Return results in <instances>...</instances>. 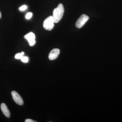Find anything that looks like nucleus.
Here are the masks:
<instances>
[{
	"label": "nucleus",
	"mask_w": 122,
	"mask_h": 122,
	"mask_svg": "<svg viewBox=\"0 0 122 122\" xmlns=\"http://www.w3.org/2000/svg\"><path fill=\"white\" fill-rule=\"evenodd\" d=\"M25 122H37L36 121H34V120H32V119H26L25 121Z\"/></svg>",
	"instance_id": "obj_12"
},
{
	"label": "nucleus",
	"mask_w": 122,
	"mask_h": 122,
	"mask_svg": "<svg viewBox=\"0 0 122 122\" xmlns=\"http://www.w3.org/2000/svg\"><path fill=\"white\" fill-rule=\"evenodd\" d=\"M64 9L63 5L60 4L53 12V18L55 23H58L61 20L64 14Z\"/></svg>",
	"instance_id": "obj_1"
},
{
	"label": "nucleus",
	"mask_w": 122,
	"mask_h": 122,
	"mask_svg": "<svg viewBox=\"0 0 122 122\" xmlns=\"http://www.w3.org/2000/svg\"><path fill=\"white\" fill-rule=\"evenodd\" d=\"M25 54L24 52H22L21 53H18L15 55V58L16 59H21V58L24 56Z\"/></svg>",
	"instance_id": "obj_8"
},
{
	"label": "nucleus",
	"mask_w": 122,
	"mask_h": 122,
	"mask_svg": "<svg viewBox=\"0 0 122 122\" xmlns=\"http://www.w3.org/2000/svg\"><path fill=\"white\" fill-rule=\"evenodd\" d=\"M54 23L53 16H50L44 21L43 23V26L46 30H51L54 27Z\"/></svg>",
	"instance_id": "obj_2"
},
{
	"label": "nucleus",
	"mask_w": 122,
	"mask_h": 122,
	"mask_svg": "<svg viewBox=\"0 0 122 122\" xmlns=\"http://www.w3.org/2000/svg\"><path fill=\"white\" fill-rule=\"evenodd\" d=\"M21 60L22 62H24V63H27V62H28L29 58L27 57L23 56L21 58Z\"/></svg>",
	"instance_id": "obj_9"
},
{
	"label": "nucleus",
	"mask_w": 122,
	"mask_h": 122,
	"mask_svg": "<svg viewBox=\"0 0 122 122\" xmlns=\"http://www.w3.org/2000/svg\"><path fill=\"white\" fill-rule=\"evenodd\" d=\"M27 8V6H26V5H22V6L20 7L19 9H20V11H25V10H26Z\"/></svg>",
	"instance_id": "obj_11"
},
{
	"label": "nucleus",
	"mask_w": 122,
	"mask_h": 122,
	"mask_svg": "<svg viewBox=\"0 0 122 122\" xmlns=\"http://www.w3.org/2000/svg\"><path fill=\"white\" fill-rule=\"evenodd\" d=\"M13 99L15 103L18 105L21 106L24 103L23 99L20 94L16 92L13 91L11 92Z\"/></svg>",
	"instance_id": "obj_4"
},
{
	"label": "nucleus",
	"mask_w": 122,
	"mask_h": 122,
	"mask_svg": "<svg viewBox=\"0 0 122 122\" xmlns=\"http://www.w3.org/2000/svg\"><path fill=\"white\" fill-rule=\"evenodd\" d=\"M24 38L28 41L30 46H33L35 45L36 43L35 35L32 32H30L25 35Z\"/></svg>",
	"instance_id": "obj_5"
},
{
	"label": "nucleus",
	"mask_w": 122,
	"mask_h": 122,
	"mask_svg": "<svg viewBox=\"0 0 122 122\" xmlns=\"http://www.w3.org/2000/svg\"><path fill=\"white\" fill-rule=\"evenodd\" d=\"M89 17L85 14H82L77 20L75 25L78 28H81L89 20Z\"/></svg>",
	"instance_id": "obj_3"
},
{
	"label": "nucleus",
	"mask_w": 122,
	"mask_h": 122,
	"mask_svg": "<svg viewBox=\"0 0 122 122\" xmlns=\"http://www.w3.org/2000/svg\"><path fill=\"white\" fill-rule=\"evenodd\" d=\"M60 54V50L58 49H54L51 51L49 55V59L51 61L56 59Z\"/></svg>",
	"instance_id": "obj_6"
},
{
	"label": "nucleus",
	"mask_w": 122,
	"mask_h": 122,
	"mask_svg": "<svg viewBox=\"0 0 122 122\" xmlns=\"http://www.w3.org/2000/svg\"><path fill=\"white\" fill-rule=\"evenodd\" d=\"M33 15V14L31 12H28L26 14L25 16V18L27 20H29L31 17Z\"/></svg>",
	"instance_id": "obj_10"
},
{
	"label": "nucleus",
	"mask_w": 122,
	"mask_h": 122,
	"mask_svg": "<svg viewBox=\"0 0 122 122\" xmlns=\"http://www.w3.org/2000/svg\"><path fill=\"white\" fill-rule=\"evenodd\" d=\"M1 13L0 12V19L1 18Z\"/></svg>",
	"instance_id": "obj_13"
},
{
	"label": "nucleus",
	"mask_w": 122,
	"mask_h": 122,
	"mask_svg": "<svg viewBox=\"0 0 122 122\" xmlns=\"http://www.w3.org/2000/svg\"><path fill=\"white\" fill-rule=\"evenodd\" d=\"M1 109L3 114L7 118H9L10 116V112L9 111L7 106L4 103H2L0 106Z\"/></svg>",
	"instance_id": "obj_7"
}]
</instances>
